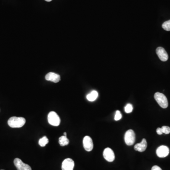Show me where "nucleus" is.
<instances>
[{"label":"nucleus","mask_w":170,"mask_h":170,"mask_svg":"<svg viewBox=\"0 0 170 170\" xmlns=\"http://www.w3.org/2000/svg\"><path fill=\"white\" fill-rule=\"evenodd\" d=\"M154 98L158 104L162 108H166L168 106V100L165 95L160 92H156L155 94Z\"/></svg>","instance_id":"f03ea898"},{"label":"nucleus","mask_w":170,"mask_h":170,"mask_svg":"<svg viewBox=\"0 0 170 170\" xmlns=\"http://www.w3.org/2000/svg\"><path fill=\"white\" fill-rule=\"evenodd\" d=\"M169 148L165 146H161L158 147L156 150V153L157 156L160 158H164L169 155Z\"/></svg>","instance_id":"6e6552de"},{"label":"nucleus","mask_w":170,"mask_h":170,"mask_svg":"<svg viewBox=\"0 0 170 170\" xmlns=\"http://www.w3.org/2000/svg\"></svg>","instance_id":"b1692460"},{"label":"nucleus","mask_w":170,"mask_h":170,"mask_svg":"<svg viewBox=\"0 0 170 170\" xmlns=\"http://www.w3.org/2000/svg\"><path fill=\"white\" fill-rule=\"evenodd\" d=\"M98 96V93L97 91L93 90L87 95V99L90 102H93L97 99Z\"/></svg>","instance_id":"ddd939ff"},{"label":"nucleus","mask_w":170,"mask_h":170,"mask_svg":"<svg viewBox=\"0 0 170 170\" xmlns=\"http://www.w3.org/2000/svg\"><path fill=\"white\" fill-rule=\"evenodd\" d=\"M162 27L164 30L170 31V20L165 21L162 25Z\"/></svg>","instance_id":"dca6fc26"},{"label":"nucleus","mask_w":170,"mask_h":170,"mask_svg":"<svg viewBox=\"0 0 170 170\" xmlns=\"http://www.w3.org/2000/svg\"><path fill=\"white\" fill-rule=\"evenodd\" d=\"M46 80L52 81L54 83H58L61 80V77L57 74L53 72H49L46 76Z\"/></svg>","instance_id":"9b49d317"},{"label":"nucleus","mask_w":170,"mask_h":170,"mask_svg":"<svg viewBox=\"0 0 170 170\" xmlns=\"http://www.w3.org/2000/svg\"><path fill=\"white\" fill-rule=\"evenodd\" d=\"M74 167V162L71 158H66L62 163V170H73Z\"/></svg>","instance_id":"1a4fd4ad"},{"label":"nucleus","mask_w":170,"mask_h":170,"mask_svg":"<svg viewBox=\"0 0 170 170\" xmlns=\"http://www.w3.org/2000/svg\"><path fill=\"white\" fill-rule=\"evenodd\" d=\"M26 123V119L23 117H11L8 121L9 126L12 128H19L23 127Z\"/></svg>","instance_id":"f257e3e1"},{"label":"nucleus","mask_w":170,"mask_h":170,"mask_svg":"<svg viewBox=\"0 0 170 170\" xmlns=\"http://www.w3.org/2000/svg\"><path fill=\"white\" fill-rule=\"evenodd\" d=\"M147 144L146 140L143 139L140 143L136 144L134 146V149L139 152H144L146 149Z\"/></svg>","instance_id":"f8f14e48"},{"label":"nucleus","mask_w":170,"mask_h":170,"mask_svg":"<svg viewBox=\"0 0 170 170\" xmlns=\"http://www.w3.org/2000/svg\"><path fill=\"white\" fill-rule=\"evenodd\" d=\"M48 121L51 125L58 126L61 123V119L56 113L55 112H50L48 115Z\"/></svg>","instance_id":"7ed1b4c3"},{"label":"nucleus","mask_w":170,"mask_h":170,"mask_svg":"<svg viewBox=\"0 0 170 170\" xmlns=\"http://www.w3.org/2000/svg\"><path fill=\"white\" fill-rule=\"evenodd\" d=\"M125 112L127 114L131 113L133 111V106L130 104H128L125 107Z\"/></svg>","instance_id":"f3484780"},{"label":"nucleus","mask_w":170,"mask_h":170,"mask_svg":"<svg viewBox=\"0 0 170 170\" xmlns=\"http://www.w3.org/2000/svg\"><path fill=\"white\" fill-rule=\"evenodd\" d=\"M136 135L134 131L132 130H129L126 132L124 135V140L128 146L133 145L135 142Z\"/></svg>","instance_id":"20e7f679"},{"label":"nucleus","mask_w":170,"mask_h":170,"mask_svg":"<svg viewBox=\"0 0 170 170\" xmlns=\"http://www.w3.org/2000/svg\"><path fill=\"white\" fill-rule=\"evenodd\" d=\"M122 118V115H121V113L120 111H116V114H115V117H114V120L116 121L120 120Z\"/></svg>","instance_id":"6ab92c4d"},{"label":"nucleus","mask_w":170,"mask_h":170,"mask_svg":"<svg viewBox=\"0 0 170 170\" xmlns=\"http://www.w3.org/2000/svg\"><path fill=\"white\" fill-rule=\"evenodd\" d=\"M59 143L61 146H65L68 145L69 143V140L67 138L66 136L63 135L61 136L59 139Z\"/></svg>","instance_id":"4468645a"},{"label":"nucleus","mask_w":170,"mask_h":170,"mask_svg":"<svg viewBox=\"0 0 170 170\" xmlns=\"http://www.w3.org/2000/svg\"><path fill=\"white\" fill-rule=\"evenodd\" d=\"M156 53L158 57L162 62H166L168 59V55L167 53L164 48L162 47H157L156 50Z\"/></svg>","instance_id":"9d476101"},{"label":"nucleus","mask_w":170,"mask_h":170,"mask_svg":"<svg viewBox=\"0 0 170 170\" xmlns=\"http://www.w3.org/2000/svg\"><path fill=\"white\" fill-rule=\"evenodd\" d=\"M156 132L158 135H162V130L161 128H158L156 130Z\"/></svg>","instance_id":"412c9836"},{"label":"nucleus","mask_w":170,"mask_h":170,"mask_svg":"<svg viewBox=\"0 0 170 170\" xmlns=\"http://www.w3.org/2000/svg\"><path fill=\"white\" fill-rule=\"evenodd\" d=\"M48 142H49V140L48 139L47 136H43L42 138L39 140L38 143H39V145L40 146H42V147H44L47 145Z\"/></svg>","instance_id":"2eb2a0df"},{"label":"nucleus","mask_w":170,"mask_h":170,"mask_svg":"<svg viewBox=\"0 0 170 170\" xmlns=\"http://www.w3.org/2000/svg\"><path fill=\"white\" fill-rule=\"evenodd\" d=\"M151 170H162L161 168L159 167V166H158L157 165H155L153 166V167H152V169Z\"/></svg>","instance_id":"aec40b11"},{"label":"nucleus","mask_w":170,"mask_h":170,"mask_svg":"<svg viewBox=\"0 0 170 170\" xmlns=\"http://www.w3.org/2000/svg\"><path fill=\"white\" fill-rule=\"evenodd\" d=\"M14 164L18 170H32L29 165L25 164L19 158H16L14 159Z\"/></svg>","instance_id":"423d86ee"},{"label":"nucleus","mask_w":170,"mask_h":170,"mask_svg":"<svg viewBox=\"0 0 170 170\" xmlns=\"http://www.w3.org/2000/svg\"><path fill=\"white\" fill-rule=\"evenodd\" d=\"M162 130L163 133L168 134L170 133V128L166 126H163L161 128Z\"/></svg>","instance_id":"a211bd4d"},{"label":"nucleus","mask_w":170,"mask_h":170,"mask_svg":"<svg viewBox=\"0 0 170 170\" xmlns=\"http://www.w3.org/2000/svg\"><path fill=\"white\" fill-rule=\"evenodd\" d=\"M84 148L88 152H90L93 149L94 145L93 140L90 136H86L83 140Z\"/></svg>","instance_id":"39448f33"},{"label":"nucleus","mask_w":170,"mask_h":170,"mask_svg":"<svg viewBox=\"0 0 170 170\" xmlns=\"http://www.w3.org/2000/svg\"><path fill=\"white\" fill-rule=\"evenodd\" d=\"M103 156L106 161L112 162L115 159V155L114 151L110 148H106L103 152Z\"/></svg>","instance_id":"0eeeda50"},{"label":"nucleus","mask_w":170,"mask_h":170,"mask_svg":"<svg viewBox=\"0 0 170 170\" xmlns=\"http://www.w3.org/2000/svg\"><path fill=\"white\" fill-rule=\"evenodd\" d=\"M47 2H50L52 1V0H45Z\"/></svg>","instance_id":"4be33fe9"},{"label":"nucleus","mask_w":170,"mask_h":170,"mask_svg":"<svg viewBox=\"0 0 170 170\" xmlns=\"http://www.w3.org/2000/svg\"><path fill=\"white\" fill-rule=\"evenodd\" d=\"M63 134H64V135L65 136L67 135V134H66V132H64V133H63Z\"/></svg>","instance_id":"5701e85b"}]
</instances>
